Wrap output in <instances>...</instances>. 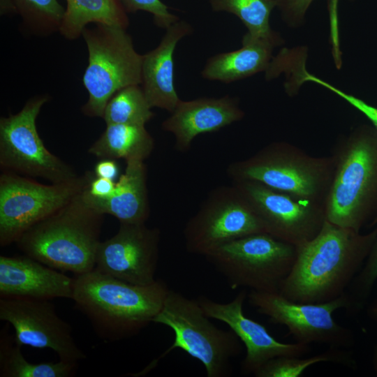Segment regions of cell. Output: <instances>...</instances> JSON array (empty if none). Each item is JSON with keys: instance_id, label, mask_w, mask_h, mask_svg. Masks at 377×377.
Returning a JSON list of instances; mask_svg holds the SVG:
<instances>
[{"instance_id": "cell-26", "label": "cell", "mask_w": 377, "mask_h": 377, "mask_svg": "<svg viewBox=\"0 0 377 377\" xmlns=\"http://www.w3.org/2000/svg\"><path fill=\"white\" fill-rule=\"evenodd\" d=\"M300 356H279L265 363L254 374L256 377H299L310 366L320 362H332L350 369L357 363L351 353L341 348L330 347L326 351L308 358Z\"/></svg>"}, {"instance_id": "cell-27", "label": "cell", "mask_w": 377, "mask_h": 377, "mask_svg": "<svg viewBox=\"0 0 377 377\" xmlns=\"http://www.w3.org/2000/svg\"><path fill=\"white\" fill-rule=\"evenodd\" d=\"M139 84L124 87L108 101L102 118L106 124L145 126L154 114Z\"/></svg>"}, {"instance_id": "cell-14", "label": "cell", "mask_w": 377, "mask_h": 377, "mask_svg": "<svg viewBox=\"0 0 377 377\" xmlns=\"http://www.w3.org/2000/svg\"><path fill=\"white\" fill-rule=\"evenodd\" d=\"M0 297V320L13 326L19 345L50 348L59 360L66 362L86 358L75 342L71 325L57 315L54 304L48 300Z\"/></svg>"}, {"instance_id": "cell-9", "label": "cell", "mask_w": 377, "mask_h": 377, "mask_svg": "<svg viewBox=\"0 0 377 377\" xmlns=\"http://www.w3.org/2000/svg\"><path fill=\"white\" fill-rule=\"evenodd\" d=\"M94 175L87 171L68 182L43 184L3 171L0 175V246L15 243L31 227L70 202Z\"/></svg>"}, {"instance_id": "cell-36", "label": "cell", "mask_w": 377, "mask_h": 377, "mask_svg": "<svg viewBox=\"0 0 377 377\" xmlns=\"http://www.w3.org/2000/svg\"><path fill=\"white\" fill-rule=\"evenodd\" d=\"M372 365L376 376H377V343L374 347L372 355Z\"/></svg>"}, {"instance_id": "cell-18", "label": "cell", "mask_w": 377, "mask_h": 377, "mask_svg": "<svg viewBox=\"0 0 377 377\" xmlns=\"http://www.w3.org/2000/svg\"><path fill=\"white\" fill-rule=\"evenodd\" d=\"M74 278L25 254L0 256V297L72 299Z\"/></svg>"}, {"instance_id": "cell-6", "label": "cell", "mask_w": 377, "mask_h": 377, "mask_svg": "<svg viewBox=\"0 0 377 377\" xmlns=\"http://www.w3.org/2000/svg\"><path fill=\"white\" fill-rule=\"evenodd\" d=\"M89 53L82 82L89 98L84 114L102 117L111 97L119 89L140 84L143 55L138 54L126 29L101 24L82 34Z\"/></svg>"}, {"instance_id": "cell-17", "label": "cell", "mask_w": 377, "mask_h": 377, "mask_svg": "<svg viewBox=\"0 0 377 377\" xmlns=\"http://www.w3.org/2000/svg\"><path fill=\"white\" fill-rule=\"evenodd\" d=\"M244 117L237 99L229 96L181 100L161 127L175 136V149L184 152L197 135L217 131Z\"/></svg>"}, {"instance_id": "cell-21", "label": "cell", "mask_w": 377, "mask_h": 377, "mask_svg": "<svg viewBox=\"0 0 377 377\" xmlns=\"http://www.w3.org/2000/svg\"><path fill=\"white\" fill-rule=\"evenodd\" d=\"M242 47L236 50L220 53L207 61L202 76L209 80L230 83L262 71H266L273 58L275 47L260 39L242 38Z\"/></svg>"}, {"instance_id": "cell-32", "label": "cell", "mask_w": 377, "mask_h": 377, "mask_svg": "<svg viewBox=\"0 0 377 377\" xmlns=\"http://www.w3.org/2000/svg\"><path fill=\"white\" fill-rule=\"evenodd\" d=\"M314 0H277L276 8L282 20L290 27L301 26L306 13Z\"/></svg>"}, {"instance_id": "cell-31", "label": "cell", "mask_w": 377, "mask_h": 377, "mask_svg": "<svg viewBox=\"0 0 377 377\" xmlns=\"http://www.w3.org/2000/svg\"><path fill=\"white\" fill-rule=\"evenodd\" d=\"M314 82L316 84L331 91L360 112L370 121L371 124L377 130L376 107L367 103L364 100L353 94L342 91L341 89L334 87L332 84L318 77L314 80Z\"/></svg>"}, {"instance_id": "cell-15", "label": "cell", "mask_w": 377, "mask_h": 377, "mask_svg": "<svg viewBox=\"0 0 377 377\" xmlns=\"http://www.w3.org/2000/svg\"><path fill=\"white\" fill-rule=\"evenodd\" d=\"M161 231L145 223H120L117 232L101 242L94 269L139 286L155 282Z\"/></svg>"}, {"instance_id": "cell-30", "label": "cell", "mask_w": 377, "mask_h": 377, "mask_svg": "<svg viewBox=\"0 0 377 377\" xmlns=\"http://www.w3.org/2000/svg\"><path fill=\"white\" fill-rule=\"evenodd\" d=\"M119 1L126 12L133 13L138 10L149 12L153 15L155 24L161 28L166 29L179 20L161 0Z\"/></svg>"}, {"instance_id": "cell-34", "label": "cell", "mask_w": 377, "mask_h": 377, "mask_svg": "<svg viewBox=\"0 0 377 377\" xmlns=\"http://www.w3.org/2000/svg\"><path fill=\"white\" fill-rule=\"evenodd\" d=\"M94 173L96 177L115 180L119 173V167L116 160L110 158L101 159L95 165Z\"/></svg>"}, {"instance_id": "cell-25", "label": "cell", "mask_w": 377, "mask_h": 377, "mask_svg": "<svg viewBox=\"0 0 377 377\" xmlns=\"http://www.w3.org/2000/svg\"><path fill=\"white\" fill-rule=\"evenodd\" d=\"M214 11L236 15L247 28L250 38L265 40L274 47L283 43L279 33L272 29L269 17L277 0H209Z\"/></svg>"}, {"instance_id": "cell-10", "label": "cell", "mask_w": 377, "mask_h": 377, "mask_svg": "<svg viewBox=\"0 0 377 377\" xmlns=\"http://www.w3.org/2000/svg\"><path fill=\"white\" fill-rule=\"evenodd\" d=\"M249 303L275 324L285 325L296 342L348 348L355 339L353 330L335 321L333 313L345 309L357 313L348 293L325 302L306 303L288 300L279 293L251 290Z\"/></svg>"}, {"instance_id": "cell-28", "label": "cell", "mask_w": 377, "mask_h": 377, "mask_svg": "<svg viewBox=\"0 0 377 377\" xmlns=\"http://www.w3.org/2000/svg\"><path fill=\"white\" fill-rule=\"evenodd\" d=\"M24 24L37 33L59 31L65 10L57 0H13Z\"/></svg>"}, {"instance_id": "cell-24", "label": "cell", "mask_w": 377, "mask_h": 377, "mask_svg": "<svg viewBox=\"0 0 377 377\" xmlns=\"http://www.w3.org/2000/svg\"><path fill=\"white\" fill-rule=\"evenodd\" d=\"M6 327L0 333L1 377H69L75 374L77 362L61 360L57 362L27 361L22 353L21 346Z\"/></svg>"}, {"instance_id": "cell-29", "label": "cell", "mask_w": 377, "mask_h": 377, "mask_svg": "<svg viewBox=\"0 0 377 377\" xmlns=\"http://www.w3.org/2000/svg\"><path fill=\"white\" fill-rule=\"evenodd\" d=\"M372 226H376L377 218ZM377 281V232L376 236L362 268L356 275L347 293L357 306L363 309Z\"/></svg>"}, {"instance_id": "cell-8", "label": "cell", "mask_w": 377, "mask_h": 377, "mask_svg": "<svg viewBox=\"0 0 377 377\" xmlns=\"http://www.w3.org/2000/svg\"><path fill=\"white\" fill-rule=\"evenodd\" d=\"M296 256L297 246L259 232L223 244L205 258L232 289L279 293Z\"/></svg>"}, {"instance_id": "cell-23", "label": "cell", "mask_w": 377, "mask_h": 377, "mask_svg": "<svg viewBox=\"0 0 377 377\" xmlns=\"http://www.w3.org/2000/svg\"><path fill=\"white\" fill-rule=\"evenodd\" d=\"M59 28L68 39H75L90 22L126 29L128 20L119 0H66Z\"/></svg>"}, {"instance_id": "cell-13", "label": "cell", "mask_w": 377, "mask_h": 377, "mask_svg": "<svg viewBox=\"0 0 377 377\" xmlns=\"http://www.w3.org/2000/svg\"><path fill=\"white\" fill-rule=\"evenodd\" d=\"M232 184L249 202L265 232L295 246L318 235L325 221V205L253 181Z\"/></svg>"}, {"instance_id": "cell-7", "label": "cell", "mask_w": 377, "mask_h": 377, "mask_svg": "<svg viewBox=\"0 0 377 377\" xmlns=\"http://www.w3.org/2000/svg\"><path fill=\"white\" fill-rule=\"evenodd\" d=\"M152 323L171 328L172 344L163 353L182 349L204 366L207 377H224L230 371V360L239 355L241 341L230 330H221L204 313L197 300L169 290L163 304Z\"/></svg>"}, {"instance_id": "cell-35", "label": "cell", "mask_w": 377, "mask_h": 377, "mask_svg": "<svg viewBox=\"0 0 377 377\" xmlns=\"http://www.w3.org/2000/svg\"><path fill=\"white\" fill-rule=\"evenodd\" d=\"M367 313L370 319L377 323V298L368 305Z\"/></svg>"}, {"instance_id": "cell-1", "label": "cell", "mask_w": 377, "mask_h": 377, "mask_svg": "<svg viewBox=\"0 0 377 377\" xmlns=\"http://www.w3.org/2000/svg\"><path fill=\"white\" fill-rule=\"evenodd\" d=\"M376 232V228L362 234L326 220L316 236L297 246L293 266L279 293L306 303L341 296L362 268Z\"/></svg>"}, {"instance_id": "cell-12", "label": "cell", "mask_w": 377, "mask_h": 377, "mask_svg": "<svg viewBox=\"0 0 377 377\" xmlns=\"http://www.w3.org/2000/svg\"><path fill=\"white\" fill-rule=\"evenodd\" d=\"M266 232L253 209L232 184L214 188L184 230L186 249L205 257L230 242Z\"/></svg>"}, {"instance_id": "cell-16", "label": "cell", "mask_w": 377, "mask_h": 377, "mask_svg": "<svg viewBox=\"0 0 377 377\" xmlns=\"http://www.w3.org/2000/svg\"><path fill=\"white\" fill-rule=\"evenodd\" d=\"M247 298L246 290L240 291L228 303H219L205 296L197 301L204 313L229 326L246 348L242 362L244 374H254L269 360L279 356H302L309 350V345L295 342L286 343L274 339L262 324L246 317L243 304Z\"/></svg>"}, {"instance_id": "cell-33", "label": "cell", "mask_w": 377, "mask_h": 377, "mask_svg": "<svg viewBox=\"0 0 377 377\" xmlns=\"http://www.w3.org/2000/svg\"><path fill=\"white\" fill-rule=\"evenodd\" d=\"M116 182L110 179L92 177L86 190L91 196L97 198H107L114 192Z\"/></svg>"}, {"instance_id": "cell-4", "label": "cell", "mask_w": 377, "mask_h": 377, "mask_svg": "<svg viewBox=\"0 0 377 377\" xmlns=\"http://www.w3.org/2000/svg\"><path fill=\"white\" fill-rule=\"evenodd\" d=\"M82 192L24 232L15 242L18 249L61 272L77 275L92 271L104 215L85 204Z\"/></svg>"}, {"instance_id": "cell-20", "label": "cell", "mask_w": 377, "mask_h": 377, "mask_svg": "<svg viewBox=\"0 0 377 377\" xmlns=\"http://www.w3.org/2000/svg\"><path fill=\"white\" fill-rule=\"evenodd\" d=\"M126 163L124 172L116 182L114 191L110 197L94 198L87 193V186L81 196L90 208L103 215H112L119 223H145L150 212L147 168L141 161H129Z\"/></svg>"}, {"instance_id": "cell-11", "label": "cell", "mask_w": 377, "mask_h": 377, "mask_svg": "<svg viewBox=\"0 0 377 377\" xmlns=\"http://www.w3.org/2000/svg\"><path fill=\"white\" fill-rule=\"evenodd\" d=\"M45 96L31 98L15 114L0 119V165L3 171L50 183L77 179L75 171L45 147L36 128V118L47 101Z\"/></svg>"}, {"instance_id": "cell-2", "label": "cell", "mask_w": 377, "mask_h": 377, "mask_svg": "<svg viewBox=\"0 0 377 377\" xmlns=\"http://www.w3.org/2000/svg\"><path fill=\"white\" fill-rule=\"evenodd\" d=\"M72 300L105 340L134 336L152 323L169 288L161 280L132 284L95 269L74 277Z\"/></svg>"}, {"instance_id": "cell-19", "label": "cell", "mask_w": 377, "mask_h": 377, "mask_svg": "<svg viewBox=\"0 0 377 377\" xmlns=\"http://www.w3.org/2000/svg\"><path fill=\"white\" fill-rule=\"evenodd\" d=\"M192 31L188 22L178 20L166 29L159 45L143 55L141 87L151 108L172 113L181 101L174 85L173 54L179 41Z\"/></svg>"}, {"instance_id": "cell-5", "label": "cell", "mask_w": 377, "mask_h": 377, "mask_svg": "<svg viewBox=\"0 0 377 377\" xmlns=\"http://www.w3.org/2000/svg\"><path fill=\"white\" fill-rule=\"evenodd\" d=\"M334 170L332 155L313 156L282 141L272 142L251 156L230 163L226 172L232 182H257L325 205Z\"/></svg>"}, {"instance_id": "cell-22", "label": "cell", "mask_w": 377, "mask_h": 377, "mask_svg": "<svg viewBox=\"0 0 377 377\" xmlns=\"http://www.w3.org/2000/svg\"><path fill=\"white\" fill-rule=\"evenodd\" d=\"M154 140L145 126L110 124L89 148L88 152L100 158L144 161L151 154Z\"/></svg>"}, {"instance_id": "cell-3", "label": "cell", "mask_w": 377, "mask_h": 377, "mask_svg": "<svg viewBox=\"0 0 377 377\" xmlns=\"http://www.w3.org/2000/svg\"><path fill=\"white\" fill-rule=\"evenodd\" d=\"M325 203L326 220L356 232L377 218V130L363 124L340 139Z\"/></svg>"}]
</instances>
